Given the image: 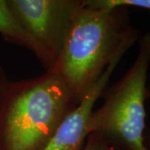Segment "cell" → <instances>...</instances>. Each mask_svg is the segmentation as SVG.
Instances as JSON below:
<instances>
[{
	"mask_svg": "<svg viewBox=\"0 0 150 150\" xmlns=\"http://www.w3.org/2000/svg\"><path fill=\"white\" fill-rule=\"evenodd\" d=\"M79 103L55 67L30 79L7 78L0 89V150H43Z\"/></svg>",
	"mask_w": 150,
	"mask_h": 150,
	"instance_id": "1",
	"label": "cell"
},
{
	"mask_svg": "<svg viewBox=\"0 0 150 150\" xmlns=\"http://www.w3.org/2000/svg\"><path fill=\"white\" fill-rule=\"evenodd\" d=\"M139 38L129 8H98L83 0L54 67L80 102L110 63Z\"/></svg>",
	"mask_w": 150,
	"mask_h": 150,
	"instance_id": "2",
	"label": "cell"
},
{
	"mask_svg": "<svg viewBox=\"0 0 150 150\" xmlns=\"http://www.w3.org/2000/svg\"><path fill=\"white\" fill-rule=\"evenodd\" d=\"M150 68V28L139 38L136 59L117 82L104 89L103 103L93 110L89 134L107 140L119 150H148L145 92Z\"/></svg>",
	"mask_w": 150,
	"mask_h": 150,
	"instance_id": "3",
	"label": "cell"
},
{
	"mask_svg": "<svg viewBox=\"0 0 150 150\" xmlns=\"http://www.w3.org/2000/svg\"><path fill=\"white\" fill-rule=\"evenodd\" d=\"M8 4L56 65L83 0H8Z\"/></svg>",
	"mask_w": 150,
	"mask_h": 150,
	"instance_id": "4",
	"label": "cell"
},
{
	"mask_svg": "<svg viewBox=\"0 0 150 150\" xmlns=\"http://www.w3.org/2000/svg\"><path fill=\"white\" fill-rule=\"evenodd\" d=\"M123 57L115 59L100 79L74 110L64 118L43 150H82L89 135L88 126L97 100L106 88L108 80Z\"/></svg>",
	"mask_w": 150,
	"mask_h": 150,
	"instance_id": "5",
	"label": "cell"
},
{
	"mask_svg": "<svg viewBox=\"0 0 150 150\" xmlns=\"http://www.w3.org/2000/svg\"><path fill=\"white\" fill-rule=\"evenodd\" d=\"M0 34L7 41L30 50L46 70L55 66L49 55L18 22L8 4V0H0Z\"/></svg>",
	"mask_w": 150,
	"mask_h": 150,
	"instance_id": "6",
	"label": "cell"
},
{
	"mask_svg": "<svg viewBox=\"0 0 150 150\" xmlns=\"http://www.w3.org/2000/svg\"><path fill=\"white\" fill-rule=\"evenodd\" d=\"M85 2L88 5L98 8L132 7L150 11V0H85Z\"/></svg>",
	"mask_w": 150,
	"mask_h": 150,
	"instance_id": "7",
	"label": "cell"
},
{
	"mask_svg": "<svg viewBox=\"0 0 150 150\" xmlns=\"http://www.w3.org/2000/svg\"><path fill=\"white\" fill-rule=\"evenodd\" d=\"M82 150H119L107 140L94 134H90Z\"/></svg>",
	"mask_w": 150,
	"mask_h": 150,
	"instance_id": "8",
	"label": "cell"
},
{
	"mask_svg": "<svg viewBox=\"0 0 150 150\" xmlns=\"http://www.w3.org/2000/svg\"><path fill=\"white\" fill-rule=\"evenodd\" d=\"M145 98H146V101H149L150 102V84H148L147 88H146ZM144 144L147 148V149L150 150V126L147 127L146 130H145Z\"/></svg>",
	"mask_w": 150,
	"mask_h": 150,
	"instance_id": "9",
	"label": "cell"
},
{
	"mask_svg": "<svg viewBox=\"0 0 150 150\" xmlns=\"http://www.w3.org/2000/svg\"><path fill=\"white\" fill-rule=\"evenodd\" d=\"M7 78H8V77H7L5 71L4 69V68L0 65V89H1V87H2L4 82L6 80Z\"/></svg>",
	"mask_w": 150,
	"mask_h": 150,
	"instance_id": "10",
	"label": "cell"
}]
</instances>
